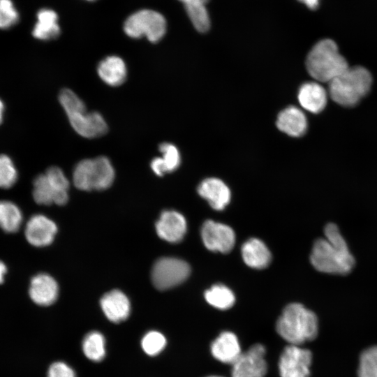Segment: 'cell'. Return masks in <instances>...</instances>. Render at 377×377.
<instances>
[{"instance_id": "obj_8", "label": "cell", "mask_w": 377, "mask_h": 377, "mask_svg": "<svg viewBox=\"0 0 377 377\" xmlns=\"http://www.w3.org/2000/svg\"><path fill=\"white\" fill-rule=\"evenodd\" d=\"M124 31L133 38L145 36L150 42L159 41L166 31V20L158 12L143 9L131 15L124 24Z\"/></svg>"}, {"instance_id": "obj_32", "label": "cell", "mask_w": 377, "mask_h": 377, "mask_svg": "<svg viewBox=\"0 0 377 377\" xmlns=\"http://www.w3.org/2000/svg\"><path fill=\"white\" fill-rule=\"evenodd\" d=\"M19 20V13L11 0H0V29H6Z\"/></svg>"}, {"instance_id": "obj_4", "label": "cell", "mask_w": 377, "mask_h": 377, "mask_svg": "<svg viewBox=\"0 0 377 377\" xmlns=\"http://www.w3.org/2000/svg\"><path fill=\"white\" fill-rule=\"evenodd\" d=\"M306 67L316 80L330 82L348 68L337 44L330 39L318 41L309 52Z\"/></svg>"}, {"instance_id": "obj_36", "label": "cell", "mask_w": 377, "mask_h": 377, "mask_svg": "<svg viewBox=\"0 0 377 377\" xmlns=\"http://www.w3.org/2000/svg\"><path fill=\"white\" fill-rule=\"evenodd\" d=\"M183 4L185 5H189V4H196V3H202V4H206L209 0H179Z\"/></svg>"}, {"instance_id": "obj_25", "label": "cell", "mask_w": 377, "mask_h": 377, "mask_svg": "<svg viewBox=\"0 0 377 377\" xmlns=\"http://www.w3.org/2000/svg\"><path fill=\"white\" fill-rule=\"evenodd\" d=\"M22 223V214L14 202L0 200V228L8 233L16 232Z\"/></svg>"}, {"instance_id": "obj_28", "label": "cell", "mask_w": 377, "mask_h": 377, "mask_svg": "<svg viewBox=\"0 0 377 377\" xmlns=\"http://www.w3.org/2000/svg\"><path fill=\"white\" fill-rule=\"evenodd\" d=\"M184 7L195 29L202 33L207 31L210 27V17L205 4H189Z\"/></svg>"}, {"instance_id": "obj_15", "label": "cell", "mask_w": 377, "mask_h": 377, "mask_svg": "<svg viewBox=\"0 0 377 377\" xmlns=\"http://www.w3.org/2000/svg\"><path fill=\"white\" fill-rule=\"evenodd\" d=\"M58 294L57 283L47 274H38L31 279L29 295L35 304L40 306L51 305L57 300Z\"/></svg>"}, {"instance_id": "obj_27", "label": "cell", "mask_w": 377, "mask_h": 377, "mask_svg": "<svg viewBox=\"0 0 377 377\" xmlns=\"http://www.w3.org/2000/svg\"><path fill=\"white\" fill-rule=\"evenodd\" d=\"M206 301L219 309H228L235 303V297L230 289L221 285L216 284L205 293Z\"/></svg>"}, {"instance_id": "obj_18", "label": "cell", "mask_w": 377, "mask_h": 377, "mask_svg": "<svg viewBox=\"0 0 377 377\" xmlns=\"http://www.w3.org/2000/svg\"><path fill=\"white\" fill-rule=\"evenodd\" d=\"M212 355L217 360L232 364L241 355V348L236 335L230 332L219 334L211 345Z\"/></svg>"}, {"instance_id": "obj_22", "label": "cell", "mask_w": 377, "mask_h": 377, "mask_svg": "<svg viewBox=\"0 0 377 377\" xmlns=\"http://www.w3.org/2000/svg\"><path fill=\"white\" fill-rule=\"evenodd\" d=\"M244 263L255 269H263L271 261V253L266 245L257 238H251L242 246Z\"/></svg>"}, {"instance_id": "obj_11", "label": "cell", "mask_w": 377, "mask_h": 377, "mask_svg": "<svg viewBox=\"0 0 377 377\" xmlns=\"http://www.w3.org/2000/svg\"><path fill=\"white\" fill-rule=\"evenodd\" d=\"M265 356L262 344L252 346L232 364V377H264L267 369Z\"/></svg>"}, {"instance_id": "obj_26", "label": "cell", "mask_w": 377, "mask_h": 377, "mask_svg": "<svg viewBox=\"0 0 377 377\" xmlns=\"http://www.w3.org/2000/svg\"><path fill=\"white\" fill-rule=\"evenodd\" d=\"M84 355L94 362L101 361L105 355V341L103 335L97 331L88 333L82 344Z\"/></svg>"}, {"instance_id": "obj_23", "label": "cell", "mask_w": 377, "mask_h": 377, "mask_svg": "<svg viewBox=\"0 0 377 377\" xmlns=\"http://www.w3.org/2000/svg\"><path fill=\"white\" fill-rule=\"evenodd\" d=\"M37 22L32 30V35L39 40H51L60 34L57 14L51 9L43 8L37 13Z\"/></svg>"}, {"instance_id": "obj_5", "label": "cell", "mask_w": 377, "mask_h": 377, "mask_svg": "<svg viewBox=\"0 0 377 377\" xmlns=\"http://www.w3.org/2000/svg\"><path fill=\"white\" fill-rule=\"evenodd\" d=\"M371 83V75L367 69L362 66L348 67L329 82V94L342 106H354L369 91Z\"/></svg>"}, {"instance_id": "obj_14", "label": "cell", "mask_w": 377, "mask_h": 377, "mask_svg": "<svg viewBox=\"0 0 377 377\" xmlns=\"http://www.w3.org/2000/svg\"><path fill=\"white\" fill-rule=\"evenodd\" d=\"M156 230L161 239L168 242H179L186 234V222L179 212L164 211L156 223Z\"/></svg>"}, {"instance_id": "obj_30", "label": "cell", "mask_w": 377, "mask_h": 377, "mask_svg": "<svg viewBox=\"0 0 377 377\" xmlns=\"http://www.w3.org/2000/svg\"><path fill=\"white\" fill-rule=\"evenodd\" d=\"M358 377H377V346L367 348L361 354Z\"/></svg>"}, {"instance_id": "obj_1", "label": "cell", "mask_w": 377, "mask_h": 377, "mask_svg": "<svg viewBox=\"0 0 377 377\" xmlns=\"http://www.w3.org/2000/svg\"><path fill=\"white\" fill-rule=\"evenodd\" d=\"M324 235L325 237L318 239L312 247L310 255L312 265L323 273L340 275L350 273L355 260L338 226L328 223Z\"/></svg>"}, {"instance_id": "obj_21", "label": "cell", "mask_w": 377, "mask_h": 377, "mask_svg": "<svg viewBox=\"0 0 377 377\" xmlns=\"http://www.w3.org/2000/svg\"><path fill=\"white\" fill-rule=\"evenodd\" d=\"M97 72L104 82L110 86L117 87L125 81L127 68L121 57L112 55L105 57L98 64Z\"/></svg>"}, {"instance_id": "obj_19", "label": "cell", "mask_w": 377, "mask_h": 377, "mask_svg": "<svg viewBox=\"0 0 377 377\" xmlns=\"http://www.w3.org/2000/svg\"><path fill=\"white\" fill-rule=\"evenodd\" d=\"M298 101L300 105L312 113H319L327 104V95L325 89L318 82L304 83L298 91Z\"/></svg>"}, {"instance_id": "obj_6", "label": "cell", "mask_w": 377, "mask_h": 377, "mask_svg": "<svg viewBox=\"0 0 377 377\" xmlns=\"http://www.w3.org/2000/svg\"><path fill=\"white\" fill-rule=\"evenodd\" d=\"M114 179V170L110 161L101 156L80 161L75 167L73 182L82 191L104 190Z\"/></svg>"}, {"instance_id": "obj_12", "label": "cell", "mask_w": 377, "mask_h": 377, "mask_svg": "<svg viewBox=\"0 0 377 377\" xmlns=\"http://www.w3.org/2000/svg\"><path fill=\"white\" fill-rule=\"evenodd\" d=\"M201 237L207 249L221 253L231 251L235 242V235L230 227L212 220L203 223Z\"/></svg>"}, {"instance_id": "obj_16", "label": "cell", "mask_w": 377, "mask_h": 377, "mask_svg": "<svg viewBox=\"0 0 377 377\" xmlns=\"http://www.w3.org/2000/svg\"><path fill=\"white\" fill-rule=\"evenodd\" d=\"M100 304L107 318L115 323L125 320L131 311L128 297L120 290H113L105 294Z\"/></svg>"}, {"instance_id": "obj_29", "label": "cell", "mask_w": 377, "mask_h": 377, "mask_svg": "<svg viewBox=\"0 0 377 377\" xmlns=\"http://www.w3.org/2000/svg\"><path fill=\"white\" fill-rule=\"evenodd\" d=\"M165 336L155 330L147 332L141 340V346L144 352L149 356L158 355L165 347Z\"/></svg>"}, {"instance_id": "obj_20", "label": "cell", "mask_w": 377, "mask_h": 377, "mask_svg": "<svg viewBox=\"0 0 377 377\" xmlns=\"http://www.w3.org/2000/svg\"><path fill=\"white\" fill-rule=\"evenodd\" d=\"M277 128L292 137L303 135L307 128V120L304 112L297 107L289 106L278 115Z\"/></svg>"}, {"instance_id": "obj_10", "label": "cell", "mask_w": 377, "mask_h": 377, "mask_svg": "<svg viewBox=\"0 0 377 377\" xmlns=\"http://www.w3.org/2000/svg\"><path fill=\"white\" fill-rule=\"evenodd\" d=\"M312 355L297 345H289L282 352L279 362L281 377H309Z\"/></svg>"}, {"instance_id": "obj_35", "label": "cell", "mask_w": 377, "mask_h": 377, "mask_svg": "<svg viewBox=\"0 0 377 377\" xmlns=\"http://www.w3.org/2000/svg\"><path fill=\"white\" fill-rule=\"evenodd\" d=\"M302 3H304L308 8L314 9L317 8L319 0H299Z\"/></svg>"}, {"instance_id": "obj_39", "label": "cell", "mask_w": 377, "mask_h": 377, "mask_svg": "<svg viewBox=\"0 0 377 377\" xmlns=\"http://www.w3.org/2000/svg\"><path fill=\"white\" fill-rule=\"evenodd\" d=\"M87 1H94V0H87Z\"/></svg>"}, {"instance_id": "obj_3", "label": "cell", "mask_w": 377, "mask_h": 377, "mask_svg": "<svg viewBox=\"0 0 377 377\" xmlns=\"http://www.w3.org/2000/svg\"><path fill=\"white\" fill-rule=\"evenodd\" d=\"M73 129L81 136L94 138L104 135L108 125L98 112H88L84 102L72 90L63 89L59 96Z\"/></svg>"}, {"instance_id": "obj_9", "label": "cell", "mask_w": 377, "mask_h": 377, "mask_svg": "<svg viewBox=\"0 0 377 377\" xmlns=\"http://www.w3.org/2000/svg\"><path fill=\"white\" fill-rule=\"evenodd\" d=\"M190 267L185 261L170 257L158 259L151 269V281L161 290L173 288L185 281L190 274Z\"/></svg>"}, {"instance_id": "obj_31", "label": "cell", "mask_w": 377, "mask_h": 377, "mask_svg": "<svg viewBox=\"0 0 377 377\" xmlns=\"http://www.w3.org/2000/svg\"><path fill=\"white\" fill-rule=\"evenodd\" d=\"M17 171L12 159L6 154H0V188H9L17 179Z\"/></svg>"}, {"instance_id": "obj_17", "label": "cell", "mask_w": 377, "mask_h": 377, "mask_svg": "<svg viewBox=\"0 0 377 377\" xmlns=\"http://www.w3.org/2000/svg\"><path fill=\"white\" fill-rule=\"evenodd\" d=\"M198 192L216 210L223 209L230 200V191L227 185L214 177L204 179L199 184Z\"/></svg>"}, {"instance_id": "obj_34", "label": "cell", "mask_w": 377, "mask_h": 377, "mask_svg": "<svg viewBox=\"0 0 377 377\" xmlns=\"http://www.w3.org/2000/svg\"><path fill=\"white\" fill-rule=\"evenodd\" d=\"M8 269L6 264L0 260V284L4 281L5 276L7 273Z\"/></svg>"}, {"instance_id": "obj_38", "label": "cell", "mask_w": 377, "mask_h": 377, "mask_svg": "<svg viewBox=\"0 0 377 377\" xmlns=\"http://www.w3.org/2000/svg\"><path fill=\"white\" fill-rule=\"evenodd\" d=\"M207 377H223V376H207Z\"/></svg>"}, {"instance_id": "obj_7", "label": "cell", "mask_w": 377, "mask_h": 377, "mask_svg": "<svg viewBox=\"0 0 377 377\" xmlns=\"http://www.w3.org/2000/svg\"><path fill=\"white\" fill-rule=\"evenodd\" d=\"M33 185V198L39 205H62L68 201L69 182L58 167L52 166L45 173L38 175Z\"/></svg>"}, {"instance_id": "obj_2", "label": "cell", "mask_w": 377, "mask_h": 377, "mask_svg": "<svg viewBox=\"0 0 377 377\" xmlns=\"http://www.w3.org/2000/svg\"><path fill=\"white\" fill-rule=\"evenodd\" d=\"M279 334L290 345L300 346L313 339L318 333L316 314L299 303L288 304L276 322Z\"/></svg>"}, {"instance_id": "obj_24", "label": "cell", "mask_w": 377, "mask_h": 377, "mask_svg": "<svg viewBox=\"0 0 377 377\" xmlns=\"http://www.w3.org/2000/svg\"><path fill=\"white\" fill-rule=\"evenodd\" d=\"M161 157L152 159L151 168L154 172L162 176L165 173L175 170L180 165L181 157L178 149L172 144L163 142L159 145Z\"/></svg>"}, {"instance_id": "obj_13", "label": "cell", "mask_w": 377, "mask_h": 377, "mask_svg": "<svg viewBox=\"0 0 377 377\" xmlns=\"http://www.w3.org/2000/svg\"><path fill=\"white\" fill-rule=\"evenodd\" d=\"M57 231V226L51 219L42 214H35L28 220L24 235L30 244L41 247L52 242Z\"/></svg>"}, {"instance_id": "obj_33", "label": "cell", "mask_w": 377, "mask_h": 377, "mask_svg": "<svg viewBox=\"0 0 377 377\" xmlns=\"http://www.w3.org/2000/svg\"><path fill=\"white\" fill-rule=\"evenodd\" d=\"M47 377H75L74 370L63 362L52 363L47 371Z\"/></svg>"}, {"instance_id": "obj_37", "label": "cell", "mask_w": 377, "mask_h": 377, "mask_svg": "<svg viewBox=\"0 0 377 377\" xmlns=\"http://www.w3.org/2000/svg\"><path fill=\"white\" fill-rule=\"evenodd\" d=\"M4 109H5L4 103L0 99V124H1V122L3 121Z\"/></svg>"}]
</instances>
